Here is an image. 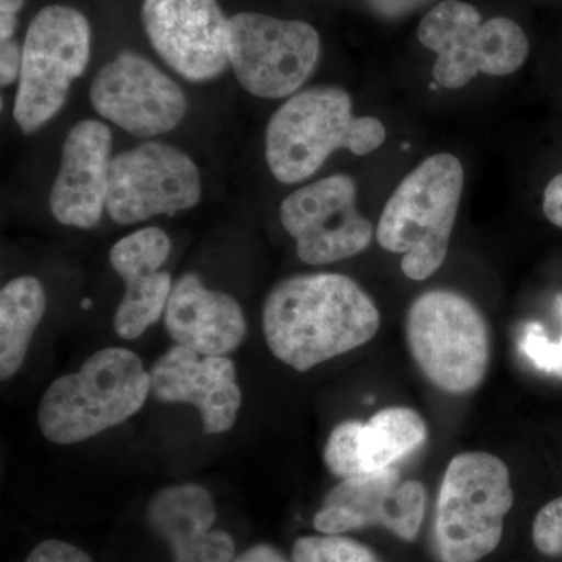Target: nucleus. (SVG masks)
<instances>
[{"mask_svg":"<svg viewBox=\"0 0 562 562\" xmlns=\"http://www.w3.org/2000/svg\"><path fill=\"white\" fill-rule=\"evenodd\" d=\"M380 322L371 295L342 273L288 277L272 288L262 308L269 350L299 372L372 341Z\"/></svg>","mask_w":562,"mask_h":562,"instance_id":"1","label":"nucleus"},{"mask_svg":"<svg viewBox=\"0 0 562 562\" xmlns=\"http://www.w3.org/2000/svg\"><path fill=\"white\" fill-rule=\"evenodd\" d=\"M386 128L372 116H355L349 92L335 85L291 95L266 128V161L277 180L301 183L314 176L333 151L369 155L383 146Z\"/></svg>","mask_w":562,"mask_h":562,"instance_id":"2","label":"nucleus"},{"mask_svg":"<svg viewBox=\"0 0 562 562\" xmlns=\"http://www.w3.org/2000/svg\"><path fill=\"white\" fill-rule=\"evenodd\" d=\"M150 394V373L135 351L110 347L47 387L38 424L47 441L72 446L131 419Z\"/></svg>","mask_w":562,"mask_h":562,"instance_id":"3","label":"nucleus"},{"mask_svg":"<svg viewBox=\"0 0 562 562\" xmlns=\"http://www.w3.org/2000/svg\"><path fill=\"white\" fill-rule=\"evenodd\" d=\"M464 168L452 154L425 158L392 192L376 225L384 250L401 254L402 272L424 281L446 261L460 209Z\"/></svg>","mask_w":562,"mask_h":562,"instance_id":"4","label":"nucleus"},{"mask_svg":"<svg viewBox=\"0 0 562 562\" xmlns=\"http://www.w3.org/2000/svg\"><path fill=\"white\" fill-rule=\"evenodd\" d=\"M406 344L425 379L447 394L475 391L491 362V333L471 299L452 290L425 291L405 319Z\"/></svg>","mask_w":562,"mask_h":562,"instance_id":"5","label":"nucleus"},{"mask_svg":"<svg viewBox=\"0 0 562 562\" xmlns=\"http://www.w3.org/2000/svg\"><path fill=\"white\" fill-rule=\"evenodd\" d=\"M514 492L508 468L487 452L457 454L436 503L435 541L441 562H479L497 549Z\"/></svg>","mask_w":562,"mask_h":562,"instance_id":"6","label":"nucleus"},{"mask_svg":"<svg viewBox=\"0 0 562 562\" xmlns=\"http://www.w3.org/2000/svg\"><path fill=\"white\" fill-rule=\"evenodd\" d=\"M417 38L438 55L432 77L447 90H460L479 74L505 77L527 61L530 43L516 21L491 18L462 0H441L417 27Z\"/></svg>","mask_w":562,"mask_h":562,"instance_id":"7","label":"nucleus"},{"mask_svg":"<svg viewBox=\"0 0 562 562\" xmlns=\"http://www.w3.org/2000/svg\"><path fill=\"white\" fill-rule=\"evenodd\" d=\"M90 57L91 25L81 11L49 5L33 18L22 44L14 101V120L25 135L38 132L60 113L72 81L85 72Z\"/></svg>","mask_w":562,"mask_h":562,"instance_id":"8","label":"nucleus"},{"mask_svg":"<svg viewBox=\"0 0 562 562\" xmlns=\"http://www.w3.org/2000/svg\"><path fill=\"white\" fill-rule=\"evenodd\" d=\"M321 58V36L303 21L244 13L231 18V65L250 94L262 99L294 95Z\"/></svg>","mask_w":562,"mask_h":562,"instance_id":"9","label":"nucleus"},{"mask_svg":"<svg viewBox=\"0 0 562 562\" xmlns=\"http://www.w3.org/2000/svg\"><path fill=\"white\" fill-rule=\"evenodd\" d=\"M201 198L198 166L172 144L147 140L111 160L105 211L116 224L173 216L194 209Z\"/></svg>","mask_w":562,"mask_h":562,"instance_id":"10","label":"nucleus"},{"mask_svg":"<svg viewBox=\"0 0 562 562\" xmlns=\"http://www.w3.org/2000/svg\"><path fill=\"white\" fill-rule=\"evenodd\" d=\"M357 199L355 180L336 173L299 188L281 202V225L294 238L303 262L331 265L371 246L375 231L358 210Z\"/></svg>","mask_w":562,"mask_h":562,"instance_id":"11","label":"nucleus"},{"mask_svg":"<svg viewBox=\"0 0 562 562\" xmlns=\"http://www.w3.org/2000/svg\"><path fill=\"white\" fill-rule=\"evenodd\" d=\"M140 16L155 52L183 79L214 80L231 65V20L217 0H144Z\"/></svg>","mask_w":562,"mask_h":562,"instance_id":"12","label":"nucleus"},{"mask_svg":"<svg viewBox=\"0 0 562 562\" xmlns=\"http://www.w3.org/2000/svg\"><path fill=\"white\" fill-rule=\"evenodd\" d=\"M90 101L102 117L139 138L179 127L188 109L179 85L133 52H122L99 70L91 83Z\"/></svg>","mask_w":562,"mask_h":562,"instance_id":"13","label":"nucleus"},{"mask_svg":"<svg viewBox=\"0 0 562 562\" xmlns=\"http://www.w3.org/2000/svg\"><path fill=\"white\" fill-rule=\"evenodd\" d=\"M427 490L417 480H403L394 468L341 480L314 516L322 535H342L369 527H382L412 542L419 535Z\"/></svg>","mask_w":562,"mask_h":562,"instance_id":"14","label":"nucleus"},{"mask_svg":"<svg viewBox=\"0 0 562 562\" xmlns=\"http://www.w3.org/2000/svg\"><path fill=\"white\" fill-rule=\"evenodd\" d=\"M150 392L162 403H187L202 417L203 431L231 430L241 408V387L231 358L203 357L173 346L150 369Z\"/></svg>","mask_w":562,"mask_h":562,"instance_id":"15","label":"nucleus"},{"mask_svg":"<svg viewBox=\"0 0 562 562\" xmlns=\"http://www.w3.org/2000/svg\"><path fill=\"white\" fill-rule=\"evenodd\" d=\"M111 131L103 122L81 121L63 144L60 169L50 191V211L66 227H95L109 198Z\"/></svg>","mask_w":562,"mask_h":562,"instance_id":"16","label":"nucleus"},{"mask_svg":"<svg viewBox=\"0 0 562 562\" xmlns=\"http://www.w3.org/2000/svg\"><path fill=\"white\" fill-rule=\"evenodd\" d=\"M171 249V238L158 227L140 228L111 247V266L125 283L124 299L114 314V331L121 338H139L165 316L173 284L161 266Z\"/></svg>","mask_w":562,"mask_h":562,"instance_id":"17","label":"nucleus"},{"mask_svg":"<svg viewBox=\"0 0 562 562\" xmlns=\"http://www.w3.org/2000/svg\"><path fill=\"white\" fill-rule=\"evenodd\" d=\"M165 327L176 346L203 357H227L247 335L238 301L227 292L209 290L195 273H187L173 284Z\"/></svg>","mask_w":562,"mask_h":562,"instance_id":"18","label":"nucleus"},{"mask_svg":"<svg viewBox=\"0 0 562 562\" xmlns=\"http://www.w3.org/2000/svg\"><path fill=\"white\" fill-rule=\"evenodd\" d=\"M216 506L205 487L187 483L165 487L147 506V522L168 542L173 562H232L235 542L228 532L211 530Z\"/></svg>","mask_w":562,"mask_h":562,"instance_id":"19","label":"nucleus"},{"mask_svg":"<svg viewBox=\"0 0 562 562\" xmlns=\"http://www.w3.org/2000/svg\"><path fill=\"white\" fill-rule=\"evenodd\" d=\"M428 427L424 417L406 406H390L361 422L357 438L361 475L394 468L424 446Z\"/></svg>","mask_w":562,"mask_h":562,"instance_id":"20","label":"nucleus"},{"mask_svg":"<svg viewBox=\"0 0 562 562\" xmlns=\"http://www.w3.org/2000/svg\"><path fill=\"white\" fill-rule=\"evenodd\" d=\"M46 313V292L38 279L22 276L0 291V379L22 368L33 335Z\"/></svg>","mask_w":562,"mask_h":562,"instance_id":"21","label":"nucleus"},{"mask_svg":"<svg viewBox=\"0 0 562 562\" xmlns=\"http://www.w3.org/2000/svg\"><path fill=\"white\" fill-rule=\"evenodd\" d=\"M294 562H380L364 543L341 535L305 536L292 547Z\"/></svg>","mask_w":562,"mask_h":562,"instance_id":"22","label":"nucleus"},{"mask_svg":"<svg viewBox=\"0 0 562 562\" xmlns=\"http://www.w3.org/2000/svg\"><path fill=\"white\" fill-rule=\"evenodd\" d=\"M361 420H346L333 428L325 443L324 462L339 480L361 475L358 462L357 438Z\"/></svg>","mask_w":562,"mask_h":562,"instance_id":"23","label":"nucleus"},{"mask_svg":"<svg viewBox=\"0 0 562 562\" xmlns=\"http://www.w3.org/2000/svg\"><path fill=\"white\" fill-rule=\"evenodd\" d=\"M532 542L546 557H562V497L547 503L536 516Z\"/></svg>","mask_w":562,"mask_h":562,"instance_id":"24","label":"nucleus"},{"mask_svg":"<svg viewBox=\"0 0 562 562\" xmlns=\"http://www.w3.org/2000/svg\"><path fill=\"white\" fill-rule=\"evenodd\" d=\"M25 562H92V560L76 546L49 539L36 546Z\"/></svg>","mask_w":562,"mask_h":562,"instance_id":"25","label":"nucleus"},{"mask_svg":"<svg viewBox=\"0 0 562 562\" xmlns=\"http://www.w3.org/2000/svg\"><path fill=\"white\" fill-rule=\"evenodd\" d=\"M438 0H366L373 14L386 21H397L409 16Z\"/></svg>","mask_w":562,"mask_h":562,"instance_id":"26","label":"nucleus"},{"mask_svg":"<svg viewBox=\"0 0 562 562\" xmlns=\"http://www.w3.org/2000/svg\"><path fill=\"white\" fill-rule=\"evenodd\" d=\"M22 66V46L14 40L2 41L0 46V83L10 87L20 79Z\"/></svg>","mask_w":562,"mask_h":562,"instance_id":"27","label":"nucleus"},{"mask_svg":"<svg viewBox=\"0 0 562 562\" xmlns=\"http://www.w3.org/2000/svg\"><path fill=\"white\" fill-rule=\"evenodd\" d=\"M543 214L557 227L562 228V173L547 184L542 201Z\"/></svg>","mask_w":562,"mask_h":562,"instance_id":"28","label":"nucleus"},{"mask_svg":"<svg viewBox=\"0 0 562 562\" xmlns=\"http://www.w3.org/2000/svg\"><path fill=\"white\" fill-rule=\"evenodd\" d=\"M25 0H0V41L13 40Z\"/></svg>","mask_w":562,"mask_h":562,"instance_id":"29","label":"nucleus"},{"mask_svg":"<svg viewBox=\"0 0 562 562\" xmlns=\"http://www.w3.org/2000/svg\"><path fill=\"white\" fill-rule=\"evenodd\" d=\"M232 562H291L284 554H281L276 547L268 543H258L249 550L233 558Z\"/></svg>","mask_w":562,"mask_h":562,"instance_id":"30","label":"nucleus"},{"mask_svg":"<svg viewBox=\"0 0 562 562\" xmlns=\"http://www.w3.org/2000/svg\"><path fill=\"white\" fill-rule=\"evenodd\" d=\"M81 306H83V308H90V306H91L90 299H85L83 303H81Z\"/></svg>","mask_w":562,"mask_h":562,"instance_id":"31","label":"nucleus"}]
</instances>
